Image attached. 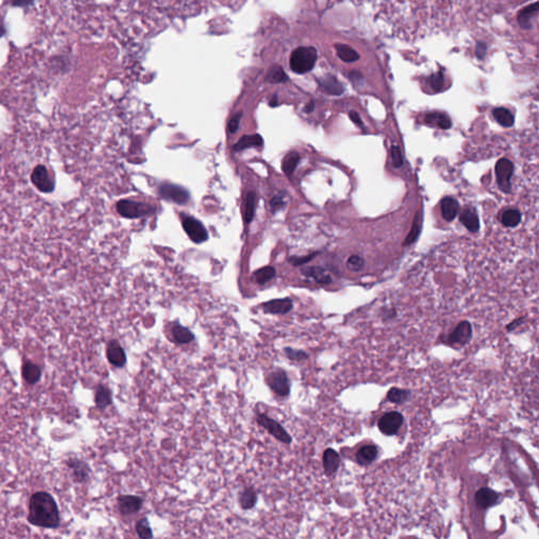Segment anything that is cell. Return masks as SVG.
<instances>
[{"instance_id":"bcb514c9","label":"cell","mask_w":539,"mask_h":539,"mask_svg":"<svg viewBox=\"0 0 539 539\" xmlns=\"http://www.w3.org/2000/svg\"><path fill=\"white\" fill-rule=\"evenodd\" d=\"M240 118H241V113H237V114H235V115L231 118V120H230V122H228V125H227L228 132L232 133V134L236 133V131H237L238 127H239Z\"/></svg>"},{"instance_id":"7c38bea8","label":"cell","mask_w":539,"mask_h":539,"mask_svg":"<svg viewBox=\"0 0 539 539\" xmlns=\"http://www.w3.org/2000/svg\"><path fill=\"white\" fill-rule=\"evenodd\" d=\"M117 504L122 515H133L141 510L143 498L137 495H119L117 497Z\"/></svg>"},{"instance_id":"7bdbcfd3","label":"cell","mask_w":539,"mask_h":539,"mask_svg":"<svg viewBox=\"0 0 539 539\" xmlns=\"http://www.w3.org/2000/svg\"><path fill=\"white\" fill-rule=\"evenodd\" d=\"M430 84H431V88L435 91V92H440L443 89H444V86H445V78H444V75L442 73H437V74H434L433 76H431L430 78Z\"/></svg>"},{"instance_id":"b9f144b4","label":"cell","mask_w":539,"mask_h":539,"mask_svg":"<svg viewBox=\"0 0 539 539\" xmlns=\"http://www.w3.org/2000/svg\"><path fill=\"white\" fill-rule=\"evenodd\" d=\"M348 268L353 271V272H358L361 271L363 268H364V265H365V261L364 259L358 256V255H354V256H351L349 259H348Z\"/></svg>"},{"instance_id":"5b68a950","label":"cell","mask_w":539,"mask_h":539,"mask_svg":"<svg viewBox=\"0 0 539 539\" xmlns=\"http://www.w3.org/2000/svg\"><path fill=\"white\" fill-rule=\"evenodd\" d=\"M31 181L40 192L50 193L55 189V179L51 172L42 165L37 166L32 172Z\"/></svg>"},{"instance_id":"60d3db41","label":"cell","mask_w":539,"mask_h":539,"mask_svg":"<svg viewBox=\"0 0 539 539\" xmlns=\"http://www.w3.org/2000/svg\"><path fill=\"white\" fill-rule=\"evenodd\" d=\"M285 200H286V193L285 192H280V193H278V194L274 196L273 199L270 202L271 210H272L273 213H276L277 211H279V210H281L284 208Z\"/></svg>"},{"instance_id":"ab89813d","label":"cell","mask_w":539,"mask_h":539,"mask_svg":"<svg viewBox=\"0 0 539 539\" xmlns=\"http://www.w3.org/2000/svg\"><path fill=\"white\" fill-rule=\"evenodd\" d=\"M255 204H256V195L254 192H250L247 196L246 213H244V219H246L247 223H250L254 218Z\"/></svg>"},{"instance_id":"484cf974","label":"cell","mask_w":539,"mask_h":539,"mask_svg":"<svg viewBox=\"0 0 539 539\" xmlns=\"http://www.w3.org/2000/svg\"><path fill=\"white\" fill-rule=\"evenodd\" d=\"M264 144V139L259 134L254 135H244L242 136L233 146L234 152L243 151L246 149H250L252 146H260Z\"/></svg>"},{"instance_id":"9a60e30c","label":"cell","mask_w":539,"mask_h":539,"mask_svg":"<svg viewBox=\"0 0 539 539\" xmlns=\"http://www.w3.org/2000/svg\"><path fill=\"white\" fill-rule=\"evenodd\" d=\"M293 309V301L291 298H278L273 299L263 303V310L265 313L274 315H285L291 312Z\"/></svg>"},{"instance_id":"277c9868","label":"cell","mask_w":539,"mask_h":539,"mask_svg":"<svg viewBox=\"0 0 539 539\" xmlns=\"http://www.w3.org/2000/svg\"><path fill=\"white\" fill-rule=\"evenodd\" d=\"M266 382L277 396L288 397L291 393V382L288 373L284 369H276L270 372L266 377Z\"/></svg>"},{"instance_id":"ba28073f","label":"cell","mask_w":539,"mask_h":539,"mask_svg":"<svg viewBox=\"0 0 539 539\" xmlns=\"http://www.w3.org/2000/svg\"><path fill=\"white\" fill-rule=\"evenodd\" d=\"M117 212L125 218H138L149 214L153 209L150 206H145L139 202H135L129 199L120 200L117 202Z\"/></svg>"},{"instance_id":"30bf717a","label":"cell","mask_w":539,"mask_h":539,"mask_svg":"<svg viewBox=\"0 0 539 539\" xmlns=\"http://www.w3.org/2000/svg\"><path fill=\"white\" fill-rule=\"evenodd\" d=\"M183 226L187 235L195 243H201L209 237L203 224L194 217L183 215Z\"/></svg>"},{"instance_id":"8fae6325","label":"cell","mask_w":539,"mask_h":539,"mask_svg":"<svg viewBox=\"0 0 539 539\" xmlns=\"http://www.w3.org/2000/svg\"><path fill=\"white\" fill-rule=\"evenodd\" d=\"M403 423V416L401 413L392 411L389 413H386L379 420H378V429L380 432L384 435L392 436L395 435L398 430L401 428Z\"/></svg>"},{"instance_id":"11a10c76","label":"cell","mask_w":539,"mask_h":539,"mask_svg":"<svg viewBox=\"0 0 539 539\" xmlns=\"http://www.w3.org/2000/svg\"><path fill=\"white\" fill-rule=\"evenodd\" d=\"M270 105H271V107H276V106H277V96H274V97L272 98V100H271Z\"/></svg>"},{"instance_id":"7402d4cb","label":"cell","mask_w":539,"mask_h":539,"mask_svg":"<svg viewBox=\"0 0 539 539\" xmlns=\"http://www.w3.org/2000/svg\"><path fill=\"white\" fill-rule=\"evenodd\" d=\"M22 377L27 383L35 384L41 378V370L34 363L27 361L22 365Z\"/></svg>"},{"instance_id":"c3c4849f","label":"cell","mask_w":539,"mask_h":539,"mask_svg":"<svg viewBox=\"0 0 539 539\" xmlns=\"http://www.w3.org/2000/svg\"><path fill=\"white\" fill-rule=\"evenodd\" d=\"M475 53H476V56H477L479 59H482V58L485 56V53H486V44L483 43V42H479V43L476 45Z\"/></svg>"},{"instance_id":"44dd1931","label":"cell","mask_w":539,"mask_h":539,"mask_svg":"<svg viewBox=\"0 0 539 539\" xmlns=\"http://www.w3.org/2000/svg\"><path fill=\"white\" fill-rule=\"evenodd\" d=\"M319 87L323 92L330 95H341L345 91L342 85L332 75L324 76L319 79Z\"/></svg>"},{"instance_id":"f1b7e54d","label":"cell","mask_w":539,"mask_h":539,"mask_svg":"<svg viewBox=\"0 0 539 539\" xmlns=\"http://www.w3.org/2000/svg\"><path fill=\"white\" fill-rule=\"evenodd\" d=\"M410 397H411V392L409 390L399 389L396 387L391 388L387 395L388 400L395 404H401L405 402Z\"/></svg>"},{"instance_id":"e0dca14e","label":"cell","mask_w":539,"mask_h":539,"mask_svg":"<svg viewBox=\"0 0 539 539\" xmlns=\"http://www.w3.org/2000/svg\"><path fill=\"white\" fill-rule=\"evenodd\" d=\"M172 336L178 345H188L195 340V334L187 326L175 321L172 325Z\"/></svg>"},{"instance_id":"6da1fadb","label":"cell","mask_w":539,"mask_h":539,"mask_svg":"<svg viewBox=\"0 0 539 539\" xmlns=\"http://www.w3.org/2000/svg\"><path fill=\"white\" fill-rule=\"evenodd\" d=\"M28 521L44 529H57L60 526L59 509L51 494L40 491L31 496Z\"/></svg>"},{"instance_id":"ee69618b","label":"cell","mask_w":539,"mask_h":539,"mask_svg":"<svg viewBox=\"0 0 539 539\" xmlns=\"http://www.w3.org/2000/svg\"><path fill=\"white\" fill-rule=\"evenodd\" d=\"M392 159L396 168H400L403 165V157L398 146H392Z\"/></svg>"},{"instance_id":"f6af8a7d","label":"cell","mask_w":539,"mask_h":539,"mask_svg":"<svg viewBox=\"0 0 539 539\" xmlns=\"http://www.w3.org/2000/svg\"><path fill=\"white\" fill-rule=\"evenodd\" d=\"M316 255V253L314 254H310L307 256H303V257H292L290 258V263L293 264L294 266H302L306 263H309L310 260H312L314 258V256Z\"/></svg>"},{"instance_id":"ffe728a7","label":"cell","mask_w":539,"mask_h":539,"mask_svg":"<svg viewBox=\"0 0 539 539\" xmlns=\"http://www.w3.org/2000/svg\"><path fill=\"white\" fill-rule=\"evenodd\" d=\"M113 402L112 391L105 384H98L95 391V404L99 410H106Z\"/></svg>"},{"instance_id":"f546056e","label":"cell","mask_w":539,"mask_h":539,"mask_svg":"<svg viewBox=\"0 0 539 539\" xmlns=\"http://www.w3.org/2000/svg\"><path fill=\"white\" fill-rule=\"evenodd\" d=\"M427 122L436 124L443 130H449L452 126L451 118L445 113H430L427 115Z\"/></svg>"},{"instance_id":"db71d44e","label":"cell","mask_w":539,"mask_h":539,"mask_svg":"<svg viewBox=\"0 0 539 539\" xmlns=\"http://www.w3.org/2000/svg\"><path fill=\"white\" fill-rule=\"evenodd\" d=\"M6 32H7V30H6L5 25H4V23H3V22H0V37H3V36H5V34H6Z\"/></svg>"},{"instance_id":"e575fe53","label":"cell","mask_w":539,"mask_h":539,"mask_svg":"<svg viewBox=\"0 0 539 539\" xmlns=\"http://www.w3.org/2000/svg\"><path fill=\"white\" fill-rule=\"evenodd\" d=\"M300 160V156L296 152H291L289 153L284 161H283V170L287 176H292V174L295 171L298 162Z\"/></svg>"},{"instance_id":"1f68e13d","label":"cell","mask_w":539,"mask_h":539,"mask_svg":"<svg viewBox=\"0 0 539 539\" xmlns=\"http://www.w3.org/2000/svg\"><path fill=\"white\" fill-rule=\"evenodd\" d=\"M493 116L497 120V122L504 126V127H510L514 124V116L513 114L504 108H496L493 110Z\"/></svg>"},{"instance_id":"d6986e66","label":"cell","mask_w":539,"mask_h":539,"mask_svg":"<svg viewBox=\"0 0 539 539\" xmlns=\"http://www.w3.org/2000/svg\"><path fill=\"white\" fill-rule=\"evenodd\" d=\"M460 222L472 233L479 231V218L473 208H466L460 214Z\"/></svg>"},{"instance_id":"2e32d148","label":"cell","mask_w":539,"mask_h":539,"mask_svg":"<svg viewBox=\"0 0 539 539\" xmlns=\"http://www.w3.org/2000/svg\"><path fill=\"white\" fill-rule=\"evenodd\" d=\"M499 494L490 487H481L475 494V501L479 509H489L498 502Z\"/></svg>"},{"instance_id":"ac0fdd59","label":"cell","mask_w":539,"mask_h":539,"mask_svg":"<svg viewBox=\"0 0 539 539\" xmlns=\"http://www.w3.org/2000/svg\"><path fill=\"white\" fill-rule=\"evenodd\" d=\"M322 464L325 475L331 476L335 474L340 466V455L333 449H326L323 453Z\"/></svg>"},{"instance_id":"8d00e7d4","label":"cell","mask_w":539,"mask_h":539,"mask_svg":"<svg viewBox=\"0 0 539 539\" xmlns=\"http://www.w3.org/2000/svg\"><path fill=\"white\" fill-rule=\"evenodd\" d=\"M521 220V214L518 210H508L505 211L502 215V223L508 227L516 226Z\"/></svg>"},{"instance_id":"681fc988","label":"cell","mask_w":539,"mask_h":539,"mask_svg":"<svg viewBox=\"0 0 539 539\" xmlns=\"http://www.w3.org/2000/svg\"><path fill=\"white\" fill-rule=\"evenodd\" d=\"M34 0H12V6L13 7H18V8H27L33 5Z\"/></svg>"},{"instance_id":"603a6c76","label":"cell","mask_w":539,"mask_h":539,"mask_svg":"<svg viewBox=\"0 0 539 539\" xmlns=\"http://www.w3.org/2000/svg\"><path fill=\"white\" fill-rule=\"evenodd\" d=\"M377 455H378L377 447L374 445H368V446H365L359 449L357 456H356V459L359 465L369 466L377 458Z\"/></svg>"},{"instance_id":"d4e9b609","label":"cell","mask_w":539,"mask_h":539,"mask_svg":"<svg viewBox=\"0 0 539 539\" xmlns=\"http://www.w3.org/2000/svg\"><path fill=\"white\" fill-rule=\"evenodd\" d=\"M303 275L310 277V278L314 279L316 283L321 285H328L331 284L332 278L330 274L326 272L324 269L320 267H307L302 269Z\"/></svg>"},{"instance_id":"74e56055","label":"cell","mask_w":539,"mask_h":539,"mask_svg":"<svg viewBox=\"0 0 539 539\" xmlns=\"http://www.w3.org/2000/svg\"><path fill=\"white\" fill-rule=\"evenodd\" d=\"M284 353L286 357L292 362H304L309 358V354L305 351L298 350V349H293L291 347L284 348Z\"/></svg>"},{"instance_id":"7a4b0ae2","label":"cell","mask_w":539,"mask_h":539,"mask_svg":"<svg viewBox=\"0 0 539 539\" xmlns=\"http://www.w3.org/2000/svg\"><path fill=\"white\" fill-rule=\"evenodd\" d=\"M317 60V51L313 46H300L293 51L290 57V67L293 72L304 74L311 71Z\"/></svg>"},{"instance_id":"f35d334b","label":"cell","mask_w":539,"mask_h":539,"mask_svg":"<svg viewBox=\"0 0 539 539\" xmlns=\"http://www.w3.org/2000/svg\"><path fill=\"white\" fill-rule=\"evenodd\" d=\"M287 80H288V76L285 73V71L279 67V65L273 67L268 74V81L272 84H280V83H285V81Z\"/></svg>"},{"instance_id":"4316f807","label":"cell","mask_w":539,"mask_h":539,"mask_svg":"<svg viewBox=\"0 0 539 539\" xmlns=\"http://www.w3.org/2000/svg\"><path fill=\"white\" fill-rule=\"evenodd\" d=\"M459 211L458 201L452 197H446L442 201V213L447 221H452Z\"/></svg>"},{"instance_id":"d6a6232c","label":"cell","mask_w":539,"mask_h":539,"mask_svg":"<svg viewBox=\"0 0 539 539\" xmlns=\"http://www.w3.org/2000/svg\"><path fill=\"white\" fill-rule=\"evenodd\" d=\"M335 47H336L338 57L342 61L354 62V61H357L359 59V57H361V56H359V54L354 50V48H352L351 46H349L347 44L338 43V44L335 45Z\"/></svg>"},{"instance_id":"d590c367","label":"cell","mask_w":539,"mask_h":539,"mask_svg":"<svg viewBox=\"0 0 539 539\" xmlns=\"http://www.w3.org/2000/svg\"><path fill=\"white\" fill-rule=\"evenodd\" d=\"M275 275L276 270L273 267H265L255 272V279L259 285H265L273 279Z\"/></svg>"},{"instance_id":"f907efd6","label":"cell","mask_w":539,"mask_h":539,"mask_svg":"<svg viewBox=\"0 0 539 539\" xmlns=\"http://www.w3.org/2000/svg\"><path fill=\"white\" fill-rule=\"evenodd\" d=\"M349 116H350L351 120H352L356 125H358L359 127H362V129L364 127V122H363V120L361 119V117H359V115H358V114H357L356 112L351 111V112L349 113Z\"/></svg>"},{"instance_id":"3957f363","label":"cell","mask_w":539,"mask_h":539,"mask_svg":"<svg viewBox=\"0 0 539 539\" xmlns=\"http://www.w3.org/2000/svg\"><path fill=\"white\" fill-rule=\"evenodd\" d=\"M255 420L259 427L264 428L270 435H272L275 439L278 442L285 444V445H291L292 444V436L288 433V431L283 427L278 421L271 418L267 414L256 412Z\"/></svg>"},{"instance_id":"4dcf8cb0","label":"cell","mask_w":539,"mask_h":539,"mask_svg":"<svg viewBox=\"0 0 539 539\" xmlns=\"http://www.w3.org/2000/svg\"><path fill=\"white\" fill-rule=\"evenodd\" d=\"M421 225H422V212L418 211L417 214L415 215L414 220H413L411 231H410L409 235L406 236L405 241L403 243L404 246H410V244H412L413 242H415L417 240V238L419 237L420 231H421Z\"/></svg>"},{"instance_id":"9c48e42d","label":"cell","mask_w":539,"mask_h":539,"mask_svg":"<svg viewBox=\"0 0 539 539\" xmlns=\"http://www.w3.org/2000/svg\"><path fill=\"white\" fill-rule=\"evenodd\" d=\"M472 325L469 321L465 320L457 324L453 332L448 336L447 344L454 348H460L466 346L472 338Z\"/></svg>"},{"instance_id":"83f0119b","label":"cell","mask_w":539,"mask_h":539,"mask_svg":"<svg viewBox=\"0 0 539 539\" xmlns=\"http://www.w3.org/2000/svg\"><path fill=\"white\" fill-rule=\"evenodd\" d=\"M538 12V3H534L533 5L527 7L525 10H522L518 16V22L521 28L524 29H530L532 27V19L535 18Z\"/></svg>"},{"instance_id":"f5cc1de1","label":"cell","mask_w":539,"mask_h":539,"mask_svg":"<svg viewBox=\"0 0 539 539\" xmlns=\"http://www.w3.org/2000/svg\"><path fill=\"white\" fill-rule=\"evenodd\" d=\"M313 110H314V102H313V101H310V102L306 105L304 111H305L306 113H311Z\"/></svg>"},{"instance_id":"cb8c5ba5","label":"cell","mask_w":539,"mask_h":539,"mask_svg":"<svg viewBox=\"0 0 539 539\" xmlns=\"http://www.w3.org/2000/svg\"><path fill=\"white\" fill-rule=\"evenodd\" d=\"M258 500L256 490L253 486L244 487L243 491L239 494V504L242 510L253 509Z\"/></svg>"},{"instance_id":"4fadbf2b","label":"cell","mask_w":539,"mask_h":539,"mask_svg":"<svg viewBox=\"0 0 539 539\" xmlns=\"http://www.w3.org/2000/svg\"><path fill=\"white\" fill-rule=\"evenodd\" d=\"M107 358L108 362L115 368H123L126 364V355L116 339H112L107 345Z\"/></svg>"},{"instance_id":"52a82bcc","label":"cell","mask_w":539,"mask_h":539,"mask_svg":"<svg viewBox=\"0 0 539 539\" xmlns=\"http://www.w3.org/2000/svg\"><path fill=\"white\" fill-rule=\"evenodd\" d=\"M158 194L162 199L178 204L187 203L190 199V194L185 188L172 184H162L158 189Z\"/></svg>"},{"instance_id":"7dc6e473","label":"cell","mask_w":539,"mask_h":539,"mask_svg":"<svg viewBox=\"0 0 539 539\" xmlns=\"http://www.w3.org/2000/svg\"><path fill=\"white\" fill-rule=\"evenodd\" d=\"M349 77L351 79L352 83L355 85V86H363L364 84V77L363 75L357 72V71H354V72H351L349 74Z\"/></svg>"},{"instance_id":"816d5d0a","label":"cell","mask_w":539,"mask_h":539,"mask_svg":"<svg viewBox=\"0 0 539 539\" xmlns=\"http://www.w3.org/2000/svg\"><path fill=\"white\" fill-rule=\"evenodd\" d=\"M522 321H524V319H522V318H519V319H516V320L512 321L510 324H508L507 330H508V331H513V330H515V329L517 328V326H519V325L522 323Z\"/></svg>"},{"instance_id":"5bb4252c","label":"cell","mask_w":539,"mask_h":539,"mask_svg":"<svg viewBox=\"0 0 539 539\" xmlns=\"http://www.w3.org/2000/svg\"><path fill=\"white\" fill-rule=\"evenodd\" d=\"M67 466L72 471V475L75 481L85 483L90 479L91 468L86 461L78 458H70L67 461Z\"/></svg>"},{"instance_id":"836d02e7","label":"cell","mask_w":539,"mask_h":539,"mask_svg":"<svg viewBox=\"0 0 539 539\" xmlns=\"http://www.w3.org/2000/svg\"><path fill=\"white\" fill-rule=\"evenodd\" d=\"M135 530L137 536L141 539H151L154 537L153 530L150 526V521L146 517H142L136 522Z\"/></svg>"},{"instance_id":"8992f818","label":"cell","mask_w":539,"mask_h":539,"mask_svg":"<svg viewBox=\"0 0 539 539\" xmlns=\"http://www.w3.org/2000/svg\"><path fill=\"white\" fill-rule=\"evenodd\" d=\"M514 166L513 163L507 159V158H501L497 161L495 172H496V178H497V184L499 189L504 193H510L511 192V178L513 175Z\"/></svg>"}]
</instances>
